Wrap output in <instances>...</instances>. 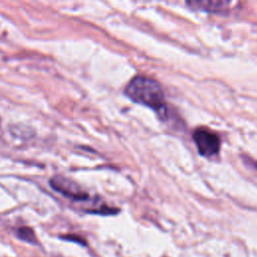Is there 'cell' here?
<instances>
[{
    "mask_svg": "<svg viewBox=\"0 0 257 257\" xmlns=\"http://www.w3.org/2000/svg\"><path fill=\"white\" fill-rule=\"evenodd\" d=\"M124 93L133 101L151 107L160 115H166L165 94L155 79L145 75H137L127 83Z\"/></svg>",
    "mask_w": 257,
    "mask_h": 257,
    "instance_id": "1",
    "label": "cell"
},
{
    "mask_svg": "<svg viewBox=\"0 0 257 257\" xmlns=\"http://www.w3.org/2000/svg\"><path fill=\"white\" fill-rule=\"evenodd\" d=\"M193 140L201 156L212 157L220 150V140L218 136L208 128H197L193 134Z\"/></svg>",
    "mask_w": 257,
    "mask_h": 257,
    "instance_id": "2",
    "label": "cell"
},
{
    "mask_svg": "<svg viewBox=\"0 0 257 257\" xmlns=\"http://www.w3.org/2000/svg\"><path fill=\"white\" fill-rule=\"evenodd\" d=\"M50 185L55 191L59 192L60 194L71 200L86 201L89 199L88 194L83 192L77 184H75L68 178L55 176L50 180Z\"/></svg>",
    "mask_w": 257,
    "mask_h": 257,
    "instance_id": "3",
    "label": "cell"
},
{
    "mask_svg": "<svg viewBox=\"0 0 257 257\" xmlns=\"http://www.w3.org/2000/svg\"><path fill=\"white\" fill-rule=\"evenodd\" d=\"M187 4L194 9L202 10V11H207L211 13H222L226 10H228L230 6V2L228 1H218V0H213V1H189Z\"/></svg>",
    "mask_w": 257,
    "mask_h": 257,
    "instance_id": "4",
    "label": "cell"
},
{
    "mask_svg": "<svg viewBox=\"0 0 257 257\" xmlns=\"http://www.w3.org/2000/svg\"><path fill=\"white\" fill-rule=\"evenodd\" d=\"M17 236L19 239L30 243V244H37V239L34 231L29 227H21L17 230Z\"/></svg>",
    "mask_w": 257,
    "mask_h": 257,
    "instance_id": "5",
    "label": "cell"
}]
</instances>
